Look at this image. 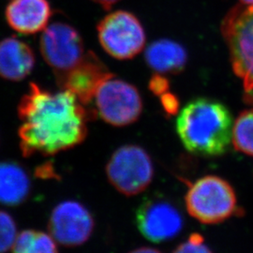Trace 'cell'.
Masks as SVG:
<instances>
[{
	"label": "cell",
	"mask_w": 253,
	"mask_h": 253,
	"mask_svg": "<svg viewBox=\"0 0 253 253\" xmlns=\"http://www.w3.org/2000/svg\"><path fill=\"white\" fill-rule=\"evenodd\" d=\"M17 235L14 219L7 212L0 210V253L11 250Z\"/></svg>",
	"instance_id": "ac0fdd59"
},
{
	"label": "cell",
	"mask_w": 253,
	"mask_h": 253,
	"mask_svg": "<svg viewBox=\"0 0 253 253\" xmlns=\"http://www.w3.org/2000/svg\"><path fill=\"white\" fill-rule=\"evenodd\" d=\"M185 202L190 216L206 224L222 222L237 210L235 190L217 175H206L190 184Z\"/></svg>",
	"instance_id": "277c9868"
},
{
	"label": "cell",
	"mask_w": 253,
	"mask_h": 253,
	"mask_svg": "<svg viewBox=\"0 0 253 253\" xmlns=\"http://www.w3.org/2000/svg\"><path fill=\"white\" fill-rule=\"evenodd\" d=\"M92 1L99 4L101 6V8L104 9H110L120 0H92Z\"/></svg>",
	"instance_id": "44dd1931"
},
{
	"label": "cell",
	"mask_w": 253,
	"mask_h": 253,
	"mask_svg": "<svg viewBox=\"0 0 253 253\" xmlns=\"http://www.w3.org/2000/svg\"><path fill=\"white\" fill-rule=\"evenodd\" d=\"M35 66L31 47L14 37L0 42V76L9 81H22Z\"/></svg>",
	"instance_id": "4fadbf2b"
},
{
	"label": "cell",
	"mask_w": 253,
	"mask_h": 253,
	"mask_svg": "<svg viewBox=\"0 0 253 253\" xmlns=\"http://www.w3.org/2000/svg\"><path fill=\"white\" fill-rule=\"evenodd\" d=\"M11 251L12 253H58L53 236L35 230H25L19 234Z\"/></svg>",
	"instance_id": "2e32d148"
},
{
	"label": "cell",
	"mask_w": 253,
	"mask_h": 253,
	"mask_svg": "<svg viewBox=\"0 0 253 253\" xmlns=\"http://www.w3.org/2000/svg\"><path fill=\"white\" fill-rule=\"evenodd\" d=\"M222 35L235 74L242 80L245 98L253 103V5H239L222 22Z\"/></svg>",
	"instance_id": "3957f363"
},
{
	"label": "cell",
	"mask_w": 253,
	"mask_h": 253,
	"mask_svg": "<svg viewBox=\"0 0 253 253\" xmlns=\"http://www.w3.org/2000/svg\"><path fill=\"white\" fill-rule=\"evenodd\" d=\"M172 253H213L205 243L203 235H190L189 239L179 245Z\"/></svg>",
	"instance_id": "d6986e66"
},
{
	"label": "cell",
	"mask_w": 253,
	"mask_h": 253,
	"mask_svg": "<svg viewBox=\"0 0 253 253\" xmlns=\"http://www.w3.org/2000/svg\"><path fill=\"white\" fill-rule=\"evenodd\" d=\"M49 232L55 242L66 247L85 243L94 230V219L88 209L76 201H64L53 209Z\"/></svg>",
	"instance_id": "30bf717a"
},
{
	"label": "cell",
	"mask_w": 253,
	"mask_h": 253,
	"mask_svg": "<svg viewBox=\"0 0 253 253\" xmlns=\"http://www.w3.org/2000/svg\"><path fill=\"white\" fill-rule=\"evenodd\" d=\"M20 147L26 157L51 156L80 145L88 113L70 91L51 92L31 83L18 106Z\"/></svg>",
	"instance_id": "6da1fadb"
},
{
	"label": "cell",
	"mask_w": 253,
	"mask_h": 253,
	"mask_svg": "<svg viewBox=\"0 0 253 253\" xmlns=\"http://www.w3.org/2000/svg\"><path fill=\"white\" fill-rule=\"evenodd\" d=\"M234 120L224 104L208 98L191 100L176 119V131L185 148L194 155L225 154L233 134Z\"/></svg>",
	"instance_id": "7a4b0ae2"
},
{
	"label": "cell",
	"mask_w": 253,
	"mask_h": 253,
	"mask_svg": "<svg viewBox=\"0 0 253 253\" xmlns=\"http://www.w3.org/2000/svg\"><path fill=\"white\" fill-rule=\"evenodd\" d=\"M113 76L93 52H86L81 61L56 81L61 89L70 91L85 107L90 105L100 84Z\"/></svg>",
	"instance_id": "8fae6325"
},
{
	"label": "cell",
	"mask_w": 253,
	"mask_h": 253,
	"mask_svg": "<svg viewBox=\"0 0 253 253\" xmlns=\"http://www.w3.org/2000/svg\"><path fill=\"white\" fill-rule=\"evenodd\" d=\"M167 87H168L167 82L160 76H154L152 80L150 82V88L157 95L165 94Z\"/></svg>",
	"instance_id": "ffe728a7"
},
{
	"label": "cell",
	"mask_w": 253,
	"mask_h": 253,
	"mask_svg": "<svg viewBox=\"0 0 253 253\" xmlns=\"http://www.w3.org/2000/svg\"><path fill=\"white\" fill-rule=\"evenodd\" d=\"M244 5H253V0H240Z\"/></svg>",
	"instance_id": "603a6c76"
},
{
	"label": "cell",
	"mask_w": 253,
	"mask_h": 253,
	"mask_svg": "<svg viewBox=\"0 0 253 253\" xmlns=\"http://www.w3.org/2000/svg\"><path fill=\"white\" fill-rule=\"evenodd\" d=\"M93 101L96 113L113 126L130 125L143 112V100L135 86L114 75L100 84Z\"/></svg>",
	"instance_id": "52a82bcc"
},
{
	"label": "cell",
	"mask_w": 253,
	"mask_h": 253,
	"mask_svg": "<svg viewBox=\"0 0 253 253\" xmlns=\"http://www.w3.org/2000/svg\"><path fill=\"white\" fill-rule=\"evenodd\" d=\"M146 64L158 73H177L187 63L188 55L183 46L171 40H159L145 49Z\"/></svg>",
	"instance_id": "5bb4252c"
},
{
	"label": "cell",
	"mask_w": 253,
	"mask_h": 253,
	"mask_svg": "<svg viewBox=\"0 0 253 253\" xmlns=\"http://www.w3.org/2000/svg\"><path fill=\"white\" fill-rule=\"evenodd\" d=\"M136 224L140 233L154 243L169 241L179 235L184 218L178 208L167 199H145L136 212Z\"/></svg>",
	"instance_id": "9c48e42d"
},
{
	"label": "cell",
	"mask_w": 253,
	"mask_h": 253,
	"mask_svg": "<svg viewBox=\"0 0 253 253\" xmlns=\"http://www.w3.org/2000/svg\"><path fill=\"white\" fill-rule=\"evenodd\" d=\"M40 50L56 79L70 72L85 54L79 32L62 22L45 27L40 40Z\"/></svg>",
	"instance_id": "ba28073f"
},
{
	"label": "cell",
	"mask_w": 253,
	"mask_h": 253,
	"mask_svg": "<svg viewBox=\"0 0 253 253\" xmlns=\"http://www.w3.org/2000/svg\"><path fill=\"white\" fill-rule=\"evenodd\" d=\"M97 31L103 50L119 60L135 57L145 47L144 27L134 14L126 10L109 13L99 23Z\"/></svg>",
	"instance_id": "8992f818"
},
{
	"label": "cell",
	"mask_w": 253,
	"mask_h": 253,
	"mask_svg": "<svg viewBox=\"0 0 253 253\" xmlns=\"http://www.w3.org/2000/svg\"><path fill=\"white\" fill-rule=\"evenodd\" d=\"M110 183L126 196L139 194L150 185L154 176L152 160L138 145H123L112 155L106 166Z\"/></svg>",
	"instance_id": "5b68a950"
},
{
	"label": "cell",
	"mask_w": 253,
	"mask_h": 253,
	"mask_svg": "<svg viewBox=\"0 0 253 253\" xmlns=\"http://www.w3.org/2000/svg\"><path fill=\"white\" fill-rule=\"evenodd\" d=\"M52 14L48 0H10L5 11L10 28L23 35L44 30Z\"/></svg>",
	"instance_id": "7c38bea8"
},
{
	"label": "cell",
	"mask_w": 253,
	"mask_h": 253,
	"mask_svg": "<svg viewBox=\"0 0 253 253\" xmlns=\"http://www.w3.org/2000/svg\"><path fill=\"white\" fill-rule=\"evenodd\" d=\"M31 183L25 169L18 163H0V204L17 207L27 199Z\"/></svg>",
	"instance_id": "9a60e30c"
},
{
	"label": "cell",
	"mask_w": 253,
	"mask_h": 253,
	"mask_svg": "<svg viewBox=\"0 0 253 253\" xmlns=\"http://www.w3.org/2000/svg\"><path fill=\"white\" fill-rule=\"evenodd\" d=\"M232 142L235 150L253 157V109L242 112L235 120Z\"/></svg>",
	"instance_id": "e0dca14e"
},
{
	"label": "cell",
	"mask_w": 253,
	"mask_h": 253,
	"mask_svg": "<svg viewBox=\"0 0 253 253\" xmlns=\"http://www.w3.org/2000/svg\"><path fill=\"white\" fill-rule=\"evenodd\" d=\"M130 253H162L160 251L153 249V248H140V249H137L132 251Z\"/></svg>",
	"instance_id": "7402d4cb"
}]
</instances>
